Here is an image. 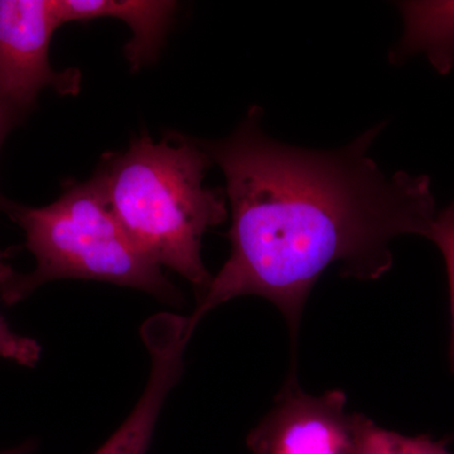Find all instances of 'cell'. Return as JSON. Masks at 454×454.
<instances>
[{
	"label": "cell",
	"mask_w": 454,
	"mask_h": 454,
	"mask_svg": "<svg viewBox=\"0 0 454 454\" xmlns=\"http://www.w3.org/2000/svg\"><path fill=\"white\" fill-rule=\"evenodd\" d=\"M0 207L22 227L26 247L35 260L31 273L17 274L2 293L8 306L43 284L61 279L112 283L149 293L167 303H181L177 288L130 240L94 179L68 182L62 195L43 207L2 199Z\"/></svg>",
	"instance_id": "cell-3"
},
{
	"label": "cell",
	"mask_w": 454,
	"mask_h": 454,
	"mask_svg": "<svg viewBox=\"0 0 454 454\" xmlns=\"http://www.w3.org/2000/svg\"><path fill=\"white\" fill-rule=\"evenodd\" d=\"M212 164L195 138L172 133L155 143L143 134L106 155L92 177L140 252L193 284L199 298L212 280L203 236L227 219L225 190L205 186Z\"/></svg>",
	"instance_id": "cell-2"
},
{
	"label": "cell",
	"mask_w": 454,
	"mask_h": 454,
	"mask_svg": "<svg viewBox=\"0 0 454 454\" xmlns=\"http://www.w3.org/2000/svg\"><path fill=\"white\" fill-rule=\"evenodd\" d=\"M262 107L231 136L196 139L226 178L231 253L188 317V333L211 310L243 295L276 304L297 339L301 312L324 271L375 280L393 267L391 243L428 239L437 217L426 175H387L369 157L385 122L349 145L315 151L270 138Z\"/></svg>",
	"instance_id": "cell-1"
},
{
	"label": "cell",
	"mask_w": 454,
	"mask_h": 454,
	"mask_svg": "<svg viewBox=\"0 0 454 454\" xmlns=\"http://www.w3.org/2000/svg\"><path fill=\"white\" fill-rule=\"evenodd\" d=\"M354 454H450L446 442H435L428 435L404 437L382 429L364 415L357 414Z\"/></svg>",
	"instance_id": "cell-9"
},
{
	"label": "cell",
	"mask_w": 454,
	"mask_h": 454,
	"mask_svg": "<svg viewBox=\"0 0 454 454\" xmlns=\"http://www.w3.org/2000/svg\"><path fill=\"white\" fill-rule=\"evenodd\" d=\"M404 32L390 51L391 64L423 55L439 74L454 68V0H414L397 3Z\"/></svg>",
	"instance_id": "cell-8"
},
{
	"label": "cell",
	"mask_w": 454,
	"mask_h": 454,
	"mask_svg": "<svg viewBox=\"0 0 454 454\" xmlns=\"http://www.w3.org/2000/svg\"><path fill=\"white\" fill-rule=\"evenodd\" d=\"M61 26L57 0H0V98L18 118L43 89L79 92V71L51 67V40Z\"/></svg>",
	"instance_id": "cell-4"
},
{
	"label": "cell",
	"mask_w": 454,
	"mask_h": 454,
	"mask_svg": "<svg viewBox=\"0 0 454 454\" xmlns=\"http://www.w3.org/2000/svg\"><path fill=\"white\" fill-rule=\"evenodd\" d=\"M33 450H35V444L32 442H27L22 446L4 450V452H0V454H32Z\"/></svg>",
	"instance_id": "cell-14"
},
{
	"label": "cell",
	"mask_w": 454,
	"mask_h": 454,
	"mask_svg": "<svg viewBox=\"0 0 454 454\" xmlns=\"http://www.w3.org/2000/svg\"><path fill=\"white\" fill-rule=\"evenodd\" d=\"M345 393L313 396L289 380L276 406L247 437L254 454H354L357 414Z\"/></svg>",
	"instance_id": "cell-5"
},
{
	"label": "cell",
	"mask_w": 454,
	"mask_h": 454,
	"mask_svg": "<svg viewBox=\"0 0 454 454\" xmlns=\"http://www.w3.org/2000/svg\"><path fill=\"white\" fill-rule=\"evenodd\" d=\"M143 339L151 355V372L138 403L124 423L94 454H146L164 403L184 369L191 336L188 319L163 313L146 322Z\"/></svg>",
	"instance_id": "cell-6"
},
{
	"label": "cell",
	"mask_w": 454,
	"mask_h": 454,
	"mask_svg": "<svg viewBox=\"0 0 454 454\" xmlns=\"http://www.w3.org/2000/svg\"><path fill=\"white\" fill-rule=\"evenodd\" d=\"M429 240L437 245L443 255L444 264L450 286V309H452V343H450V364L454 372V201L438 212L432 229H430Z\"/></svg>",
	"instance_id": "cell-10"
},
{
	"label": "cell",
	"mask_w": 454,
	"mask_h": 454,
	"mask_svg": "<svg viewBox=\"0 0 454 454\" xmlns=\"http://www.w3.org/2000/svg\"><path fill=\"white\" fill-rule=\"evenodd\" d=\"M8 252H0V292L7 288L12 280L17 277L16 271L7 262Z\"/></svg>",
	"instance_id": "cell-13"
},
{
	"label": "cell",
	"mask_w": 454,
	"mask_h": 454,
	"mask_svg": "<svg viewBox=\"0 0 454 454\" xmlns=\"http://www.w3.org/2000/svg\"><path fill=\"white\" fill-rule=\"evenodd\" d=\"M18 116L16 114L12 112L7 106V104L0 98V145H2L3 140L7 136L8 130L11 127H13L14 122L17 121Z\"/></svg>",
	"instance_id": "cell-12"
},
{
	"label": "cell",
	"mask_w": 454,
	"mask_h": 454,
	"mask_svg": "<svg viewBox=\"0 0 454 454\" xmlns=\"http://www.w3.org/2000/svg\"><path fill=\"white\" fill-rule=\"evenodd\" d=\"M62 23L112 17L127 23L133 38L125 46L131 70L153 61L162 47L177 3L163 0H57Z\"/></svg>",
	"instance_id": "cell-7"
},
{
	"label": "cell",
	"mask_w": 454,
	"mask_h": 454,
	"mask_svg": "<svg viewBox=\"0 0 454 454\" xmlns=\"http://www.w3.org/2000/svg\"><path fill=\"white\" fill-rule=\"evenodd\" d=\"M42 348L37 340L14 333L0 315V357L18 365L33 367L40 361Z\"/></svg>",
	"instance_id": "cell-11"
}]
</instances>
